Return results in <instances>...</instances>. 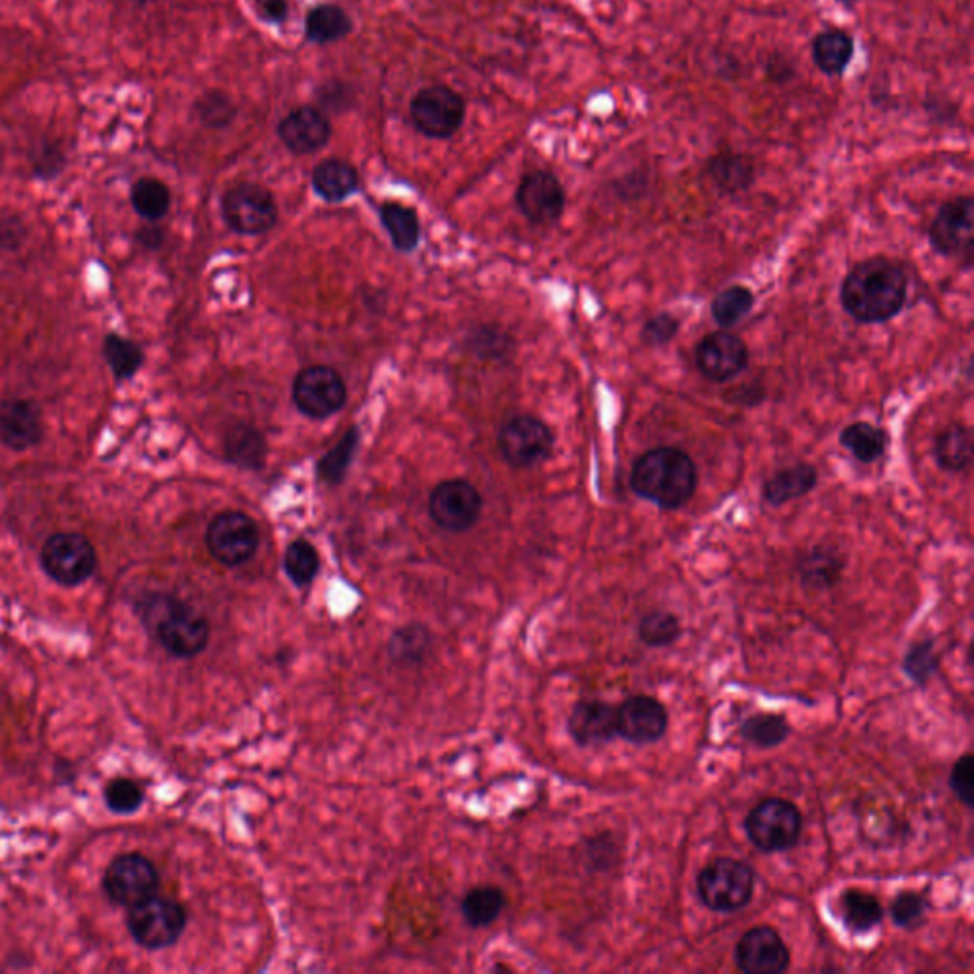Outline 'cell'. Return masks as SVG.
<instances>
[{
    "mask_svg": "<svg viewBox=\"0 0 974 974\" xmlns=\"http://www.w3.org/2000/svg\"><path fill=\"white\" fill-rule=\"evenodd\" d=\"M696 486L699 471L695 461L680 448H653L642 453L632 466V491L662 510L686 507L693 499Z\"/></svg>",
    "mask_w": 974,
    "mask_h": 974,
    "instance_id": "7a4b0ae2",
    "label": "cell"
},
{
    "mask_svg": "<svg viewBox=\"0 0 974 974\" xmlns=\"http://www.w3.org/2000/svg\"><path fill=\"white\" fill-rule=\"evenodd\" d=\"M381 223L387 229L388 237L395 244L396 250H416L421 238V223L416 209L401 206L396 202H387L380 209Z\"/></svg>",
    "mask_w": 974,
    "mask_h": 974,
    "instance_id": "1f68e13d",
    "label": "cell"
},
{
    "mask_svg": "<svg viewBox=\"0 0 974 974\" xmlns=\"http://www.w3.org/2000/svg\"><path fill=\"white\" fill-rule=\"evenodd\" d=\"M518 208L535 225L558 222L566 209V193L556 175L548 172H531L518 186Z\"/></svg>",
    "mask_w": 974,
    "mask_h": 974,
    "instance_id": "d6986e66",
    "label": "cell"
},
{
    "mask_svg": "<svg viewBox=\"0 0 974 974\" xmlns=\"http://www.w3.org/2000/svg\"><path fill=\"white\" fill-rule=\"evenodd\" d=\"M225 457L240 468H261L265 461V438L250 424H237L225 437Z\"/></svg>",
    "mask_w": 974,
    "mask_h": 974,
    "instance_id": "83f0119b",
    "label": "cell"
},
{
    "mask_svg": "<svg viewBox=\"0 0 974 974\" xmlns=\"http://www.w3.org/2000/svg\"><path fill=\"white\" fill-rule=\"evenodd\" d=\"M839 299L859 324H883L901 315L908 299V274L893 259L875 256L852 267Z\"/></svg>",
    "mask_w": 974,
    "mask_h": 974,
    "instance_id": "6da1fadb",
    "label": "cell"
},
{
    "mask_svg": "<svg viewBox=\"0 0 974 974\" xmlns=\"http://www.w3.org/2000/svg\"><path fill=\"white\" fill-rule=\"evenodd\" d=\"M505 893L499 887L484 885V887H474L463 896L461 903V914L466 924L474 929H482L487 925L494 924L495 919H499L501 911L505 910Z\"/></svg>",
    "mask_w": 974,
    "mask_h": 974,
    "instance_id": "d6a6232c",
    "label": "cell"
},
{
    "mask_svg": "<svg viewBox=\"0 0 974 974\" xmlns=\"http://www.w3.org/2000/svg\"><path fill=\"white\" fill-rule=\"evenodd\" d=\"M695 887L702 906L717 914H733L752 901L756 874L743 860L722 857L702 868Z\"/></svg>",
    "mask_w": 974,
    "mask_h": 974,
    "instance_id": "277c9868",
    "label": "cell"
},
{
    "mask_svg": "<svg viewBox=\"0 0 974 974\" xmlns=\"http://www.w3.org/2000/svg\"><path fill=\"white\" fill-rule=\"evenodd\" d=\"M432 639L423 624H408L388 642V655L398 665H417L427 657Z\"/></svg>",
    "mask_w": 974,
    "mask_h": 974,
    "instance_id": "8d00e7d4",
    "label": "cell"
},
{
    "mask_svg": "<svg viewBox=\"0 0 974 974\" xmlns=\"http://www.w3.org/2000/svg\"><path fill=\"white\" fill-rule=\"evenodd\" d=\"M25 238V227L20 219L10 217V219H0V248L15 250Z\"/></svg>",
    "mask_w": 974,
    "mask_h": 974,
    "instance_id": "816d5d0a",
    "label": "cell"
},
{
    "mask_svg": "<svg viewBox=\"0 0 974 974\" xmlns=\"http://www.w3.org/2000/svg\"><path fill=\"white\" fill-rule=\"evenodd\" d=\"M223 219L238 235H263L274 227L279 208L271 191L256 183H238L223 194Z\"/></svg>",
    "mask_w": 974,
    "mask_h": 974,
    "instance_id": "9c48e42d",
    "label": "cell"
},
{
    "mask_svg": "<svg viewBox=\"0 0 974 974\" xmlns=\"http://www.w3.org/2000/svg\"><path fill=\"white\" fill-rule=\"evenodd\" d=\"M134 2H139V4H147V2H151V0H134Z\"/></svg>",
    "mask_w": 974,
    "mask_h": 974,
    "instance_id": "db71d44e",
    "label": "cell"
},
{
    "mask_svg": "<svg viewBox=\"0 0 974 974\" xmlns=\"http://www.w3.org/2000/svg\"><path fill=\"white\" fill-rule=\"evenodd\" d=\"M44 574L61 587H79L98 567V554L90 539L80 533H54L41 551Z\"/></svg>",
    "mask_w": 974,
    "mask_h": 974,
    "instance_id": "52a82bcc",
    "label": "cell"
},
{
    "mask_svg": "<svg viewBox=\"0 0 974 974\" xmlns=\"http://www.w3.org/2000/svg\"><path fill=\"white\" fill-rule=\"evenodd\" d=\"M839 917L852 935H868L882 924L883 906L872 893L847 888L839 895Z\"/></svg>",
    "mask_w": 974,
    "mask_h": 974,
    "instance_id": "cb8c5ba5",
    "label": "cell"
},
{
    "mask_svg": "<svg viewBox=\"0 0 974 974\" xmlns=\"http://www.w3.org/2000/svg\"><path fill=\"white\" fill-rule=\"evenodd\" d=\"M429 512L438 528L463 533L476 525L482 514V495L466 480L438 484L429 499Z\"/></svg>",
    "mask_w": 974,
    "mask_h": 974,
    "instance_id": "4fadbf2b",
    "label": "cell"
},
{
    "mask_svg": "<svg viewBox=\"0 0 974 974\" xmlns=\"http://www.w3.org/2000/svg\"><path fill=\"white\" fill-rule=\"evenodd\" d=\"M126 925L132 939L141 948L165 950L181 939L186 911L180 903L155 895L129 908Z\"/></svg>",
    "mask_w": 974,
    "mask_h": 974,
    "instance_id": "8992f818",
    "label": "cell"
},
{
    "mask_svg": "<svg viewBox=\"0 0 974 974\" xmlns=\"http://www.w3.org/2000/svg\"><path fill=\"white\" fill-rule=\"evenodd\" d=\"M279 137L294 155H310L330 141L331 122L320 109L305 105L280 121Z\"/></svg>",
    "mask_w": 974,
    "mask_h": 974,
    "instance_id": "7402d4cb",
    "label": "cell"
},
{
    "mask_svg": "<svg viewBox=\"0 0 974 974\" xmlns=\"http://www.w3.org/2000/svg\"><path fill=\"white\" fill-rule=\"evenodd\" d=\"M790 948L771 925H756L738 939L735 963L746 974H781L789 971Z\"/></svg>",
    "mask_w": 974,
    "mask_h": 974,
    "instance_id": "2e32d148",
    "label": "cell"
},
{
    "mask_svg": "<svg viewBox=\"0 0 974 974\" xmlns=\"http://www.w3.org/2000/svg\"><path fill=\"white\" fill-rule=\"evenodd\" d=\"M738 733L748 745L769 750V748H777L789 740L792 735V725L789 724L784 714L760 712V714L746 717Z\"/></svg>",
    "mask_w": 974,
    "mask_h": 974,
    "instance_id": "f546056e",
    "label": "cell"
},
{
    "mask_svg": "<svg viewBox=\"0 0 974 974\" xmlns=\"http://www.w3.org/2000/svg\"><path fill=\"white\" fill-rule=\"evenodd\" d=\"M745 831L758 851L766 854L790 851L802 838V811L784 797H767L746 815Z\"/></svg>",
    "mask_w": 974,
    "mask_h": 974,
    "instance_id": "5b68a950",
    "label": "cell"
},
{
    "mask_svg": "<svg viewBox=\"0 0 974 974\" xmlns=\"http://www.w3.org/2000/svg\"><path fill=\"white\" fill-rule=\"evenodd\" d=\"M359 430L349 429L331 452L326 453L316 466V474L320 480L330 484V486H339L344 480V474L351 466L352 457L359 445Z\"/></svg>",
    "mask_w": 974,
    "mask_h": 974,
    "instance_id": "60d3db41",
    "label": "cell"
},
{
    "mask_svg": "<svg viewBox=\"0 0 974 974\" xmlns=\"http://www.w3.org/2000/svg\"><path fill=\"white\" fill-rule=\"evenodd\" d=\"M638 638L642 644L653 649H662L670 647L681 638L680 619L670 613V611H652L639 621Z\"/></svg>",
    "mask_w": 974,
    "mask_h": 974,
    "instance_id": "ab89813d",
    "label": "cell"
},
{
    "mask_svg": "<svg viewBox=\"0 0 974 974\" xmlns=\"http://www.w3.org/2000/svg\"><path fill=\"white\" fill-rule=\"evenodd\" d=\"M196 115H199L204 126L222 128V126H227L235 118L237 107H235V103L230 101L227 93L212 90V92L204 93L199 103H196Z\"/></svg>",
    "mask_w": 974,
    "mask_h": 974,
    "instance_id": "bcb514c9",
    "label": "cell"
},
{
    "mask_svg": "<svg viewBox=\"0 0 974 974\" xmlns=\"http://www.w3.org/2000/svg\"><path fill=\"white\" fill-rule=\"evenodd\" d=\"M678 331H680V320L676 316L662 313L647 320L642 330V341L649 347H665L678 336Z\"/></svg>",
    "mask_w": 974,
    "mask_h": 974,
    "instance_id": "c3c4849f",
    "label": "cell"
},
{
    "mask_svg": "<svg viewBox=\"0 0 974 974\" xmlns=\"http://www.w3.org/2000/svg\"><path fill=\"white\" fill-rule=\"evenodd\" d=\"M352 20L343 8L336 4H320L308 12L305 20V35L315 44H331L351 35Z\"/></svg>",
    "mask_w": 974,
    "mask_h": 974,
    "instance_id": "f1b7e54d",
    "label": "cell"
},
{
    "mask_svg": "<svg viewBox=\"0 0 974 974\" xmlns=\"http://www.w3.org/2000/svg\"><path fill=\"white\" fill-rule=\"evenodd\" d=\"M567 733L580 748L608 746L619 737L616 706L605 701H579L567 717Z\"/></svg>",
    "mask_w": 974,
    "mask_h": 974,
    "instance_id": "44dd1931",
    "label": "cell"
},
{
    "mask_svg": "<svg viewBox=\"0 0 974 974\" xmlns=\"http://www.w3.org/2000/svg\"><path fill=\"white\" fill-rule=\"evenodd\" d=\"M710 175L725 193H737L752 183L754 166L743 155H720L710 162Z\"/></svg>",
    "mask_w": 974,
    "mask_h": 974,
    "instance_id": "b9f144b4",
    "label": "cell"
},
{
    "mask_svg": "<svg viewBox=\"0 0 974 974\" xmlns=\"http://www.w3.org/2000/svg\"><path fill=\"white\" fill-rule=\"evenodd\" d=\"M411 121L427 137L448 139L465 121V101L450 87H429L411 100Z\"/></svg>",
    "mask_w": 974,
    "mask_h": 974,
    "instance_id": "8fae6325",
    "label": "cell"
},
{
    "mask_svg": "<svg viewBox=\"0 0 974 974\" xmlns=\"http://www.w3.org/2000/svg\"><path fill=\"white\" fill-rule=\"evenodd\" d=\"M974 202L971 196H960L945 202L931 223L929 242L932 250L945 258L973 256Z\"/></svg>",
    "mask_w": 974,
    "mask_h": 974,
    "instance_id": "9a60e30c",
    "label": "cell"
},
{
    "mask_svg": "<svg viewBox=\"0 0 974 974\" xmlns=\"http://www.w3.org/2000/svg\"><path fill=\"white\" fill-rule=\"evenodd\" d=\"M129 201L139 217H144L145 222L157 223L170 212L172 193L157 178H141L132 186Z\"/></svg>",
    "mask_w": 974,
    "mask_h": 974,
    "instance_id": "d590c367",
    "label": "cell"
},
{
    "mask_svg": "<svg viewBox=\"0 0 974 974\" xmlns=\"http://www.w3.org/2000/svg\"><path fill=\"white\" fill-rule=\"evenodd\" d=\"M295 408L308 419L336 416L347 401V387L341 375L328 365H310L294 381Z\"/></svg>",
    "mask_w": 974,
    "mask_h": 974,
    "instance_id": "7c38bea8",
    "label": "cell"
},
{
    "mask_svg": "<svg viewBox=\"0 0 974 974\" xmlns=\"http://www.w3.org/2000/svg\"><path fill=\"white\" fill-rule=\"evenodd\" d=\"M940 667V655L935 647V639L925 638L908 647L904 655L903 672L917 688H927V683L937 676Z\"/></svg>",
    "mask_w": 974,
    "mask_h": 974,
    "instance_id": "f35d334b",
    "label": "cell"
},
{
    "mask_svg": "<svg viewBox=\"0 0 974 974\" xmlns=\"http://www.w3.org/2000/svg\"><path fill=\"white\" fill-rule=\"evenodd\" d=\"M748 347L729 331H714L702 337L695 349L696 370L712 383H727L748 367Z\"/></svg>",
    "mask_w": 974,
    "mask_h": 974,
    "instance_id": "ac0fdd59",
    "label": "cell"
},
{
    "mask_svg": "<svg viewBox=\"0 0 974 974\" xmlns=\"http://www.w3.org/2000/svg\"><path fill=\"white\" fill-rule=\"evenodd\" d=\"M935 458L942 471L963 473L973 463V432L963 424H952L940 432Z\"/></svg>",
    "mask_w": 974,
    "mask_h": 974,
    "instance_id": "484cf974",
    "label": "cell"
},
{
    "mask_svg": "<svg viewBox=\"0 0 974 974\" xmlns=\"http://www.w3.org/2000/svg\"><path fill=\"white\" fill-rule=\"evenodd\" d=\"M206 546L217 564L225 567L244 566L258 552V525L238 510L222 512L209 522Z\"/></svg>",
    "mask_w": 974,
    "mask_h": 974,
    "instance_id": "30bf717a",
    "label": "cell"
},
{
    "mask_svg": "<svg viewBox=\"0 0 974 974\" xmlns=\"http://www.w3.org/2000/svg\"><path fill=\"white\" fill-rule=\"evenodd\" d=\"M818 484L817 468L807 463L782 468L763 484V499L771 507H782L786 502L805 497Z\"/></svg>",
    "mask_w": 974,
    "mask_h": 974,
    "instance_id": "603a6c76",
    "label": "cell"
},
{
    "mask_svg": "<svg viewBox=\"0 0 974 974\" xmlns=\"http://www.w3.org/2000/svg\"><path fill=\"white\" fill-rule=\"evenodd\" d=\"M927 901L924 895H919L916 891H903L895 896V901L891 904L888 916L893 919V924L906 931H914L919 925L924 924L927 916Z\"/></svg>",
    "mask_w": 974,
    "mask_h": 974,
    "instance_id": "ee69618b",
    "label": "cell"
},
{
    "mask_svg": "<svg viewBox=\"0 0 974 974\" xmlns=\"http://www.w3.org/2000/svg\"><path fill=\"white\" fill-rule=\"evenodd\" d=\"M839 444L843 445L857 461L870 465V463H875L877 458H882L887 452L888 434L875 424L857 421L843 429L841 437H839Z\"/></svg>",
    "mask_w": 974,
    "mask_h": 974,
    "instance_id": "4316f807",
    "label": "cell"
},
{
    "mask_svg": "<svg viewBox=\"0 0 974 974\" xmlns=\"http://www.w3.org/2000/svg\"><path fill=\"white\" fill-rule=\"evenodd\" d=\"M619 857H621V849L616 846L615 838L611 834L596 836L594 839L588 841V867H594L596 870H608L615 860H619Z\"/></svg>",
    "mask_w": 974,
    "mask_h": 974,
    "instance_id": "681fc988",
    "label": "cell"
},
{
    "mask_svg": "<svg viewBox=\"0 0 974 974\" xmlns=\"http://www.w3.org/2000/svg\"><path fill=\"white\" fill-rule=\"evenodd\" d=\"M852 52V38L843 31H826L813 43L815 64L826 75H841L846 71L847 65L851 64Z\"/></svg>",
    "mask_w": 974,
    "mask_h": 974,
    "instance_id": "836d02e7",
    "label": "cell"
},
{
    "mask_svg": "<svg viewBox=\"0 0 974 974\" xmlns=\"http://www.w3.org/2000/svg\"><path fill=\"white\" fill-rule=\"evenodd\" d=\"M554 434L541 419L517 416L499 432V450L510 466L530 468L551 457Z\"/></svg>",
    "mask_w": 974,
    "mask_h": 974,
    "instance_id": "5bb4252c",
    "label": "cell"
},
{
    "mask_svg": "<svg viewBox=\"0 0 974 974\" xmlns=\"http://www.w3.org/2000/svg\"><path fill=\"white\" fill-rule=\"evenodd\" d=\"M950 789L967 809L974 807V756L965 754L955 761L950 773Z\"/></svg>",
    "mask_w": 974,
    "mask_h": 974,
    "instance_id": "7dc6e473",
    "label": "cell"
},
{
    "mask_svg": "<svg viewBox=\"0 0 974 974\" xmlns=\"http://www.w3.org/2000/svg\"><path fill=\"white\" fill-rule=\"evenodd\" d=\"M103 359L116 381H129L144 367L145 352L136 341L121 333H109L103 339Z\"/></svg>",
    "mask_w": 974,
    "mask_h": 974,
    "instance_id": "4dcf8cb0",
    "label": "cell"
},
{
    "mask_svg": "<svg viewBox=\"0 0 974 974\" xmlns=\"http://www.w3.org/2000/svg\"><path fill=\"white\" fill-rule=\"evenodd\" d=\"M158 887L160 875L157 867L139 852L116 857L103 874V888L109 901L128 910L157 895Z\"/></svg>",
    "mask_w": 974,
    "mask_h": 974,
    "instance_id": "ba28073f",
    "label": "cell"
},
{
    "mask_svg": "<svg viewBox=\"0 0 974 974\" xmlns=\"http://www.w3.org/2000/svg\"><path fill=\"white\" fill-rule=\"evenodd\" d=\"M841 569L843 559L839 558L838 552L818 546L805 554L800 564L803 587L809 590H828L838 582Z\"/></svg>",
    "mask_w": 974,
    "mask_h": 974,
    "instance_id": "e575fe53",
    "label": "cell"
},
{
    "mask_svg": "<svg viewBox=\"0 0 974 974\" xmlns=\"http://www.w3.org/2000/svg\"><path fill=\"white\" fill-rule=\"evenodd\" d=\"M259 20L271 25H280L287 20L290 14V0H250Z\"/></svg>",
    "mask_w": 974,
    "mask_h": 974,
    "instance_id": "f907efd6",
    "label": "cell"
},
{
    "mask_svg": "<svg viewBox=\"0 0 974 974\" xmlns=\"http://www.w3.org/2000/svg\"><path fill=\"white\" fill-rule=\"evenodd\" d=\"M44 438L43 411L30 398L0 401V444L12 452H27Z\"/></svg>",
    "mask_w": 974,
    "mask_h": 974,
    "instance_id": "ffe728a7",
    "label": "cell"
},
{
    "mask_svg": "<svg viewBox=\"0 0 974 974\" xmlns=\"http://www.w3.org/2000/svg\"><path fill=\"white\" fill-rule=\"evenodd\" d=\"M145 792L132 779H115L105 789V805L116 815H132L144 805Z\"/></svg>",
    "mask_w": 974,
    "mask_h": 974,
    "instance_id": "f6af8a7d",
    "label": "cell"
},
{
    "mask_svg": "<svg viewBox=\"0 0 974 974\" xmlns=\"http://www.w3.org/2000/svg\"><path fill=\"white\" fill-rule=\"evenodd\" d=\"M839 2H846V4H852V2H857V0H839Z\"/></svg>",
    "mask_w": 974,
    "mask_h": 974,
    "instance_id": "11a10c76",
    "label": "cell"
},
{
    "mask_svg": "<svg viewBox=\"0 0 974 974\" xmlns=\"http://www.w3.org/2000/svg\"><path fill=\"white\" fill-rule=\"evenodd\" d=\"M282 566H284L287 579L292 580L295 587L305 588L316 579V575L320 571V556L308 541L297 539L287 545Z\"/></svg>",
    "mask_w": 974,
    "mask_h": 974,
    "instance_id": "74e56055",
    "label": "cell"
},
{
    "mask_svg": "<svg viewBox=\"0 0 974 974\" xmlns=\"http://www.w3.org/2000/svg\"><path fill=\"white\" fill-rule=\"evenodd\" d=\"M162 235H165V233H162V229H158V227L151 225V227H145V229H141L139 230V233H137V240L144 244L145 248H149V250H157L158 246H160V244H162V240H165V237H162Z\"/></svg>",
    "mask_w": 974,
    "mask_h": 974,
    "instance_id": "f5cc1de1",
    "label": "cell"
},
{
    "mask_svg": "<svg viewBox=\"0 0 974 974\" xmlns=\"http://www.w3.org/2000/svg\"><path fill=\"white\" fill-rule=\"evenodd\" d=\"M752 307L754 294L748 287L729 286L714 297V302L710 305V313L717 326L733 328L752 310Z\"/></svg>",
    "mask_w": 974,
    "mask_h": 974,
    "instance_id": "7bdbcfd3",
    "label": "cell"
},
{
    "mask_svg": "<svg viewBox=\"0 0 974 974\" xmlns=\"http://www.w3.org/2000/svg\"><path fill=\"white\" fill-rule=\"evenodd\" d=\"M136 609L141 623L175 659H193L208 647L212 634L208 619L180 598L152 592L144 596Z\"/></svg>",
    "mask_w": 974,
    "mask_h": 974,
    "instance_id": "3957f363",
    "label": "cell"
},
{
    "mask_svg": "<svg viewBox=\"0 0 974 974\" xmlns=\"http://www.w3.org/2000/svg\"><path fill=\"white\" fill-rule=\"evenodd\" d=\"M313 189L326 202H343L359 191V172L349 162L330 158L316 166Z\"/></svg>",
    "mask_w": 974,
    "mask_h": 974,
    "instance_id": "d4e9b609",
    "label": "cell"
},
{
    "mask_svg": "<svg viewBox=\"0 0 974 974\" xmlns=\"http://www.w3.org/2000/svg\"><path fill=\"white\" fill-rule=\"evenodd\" d=\"M668 722L667 706L652 695L628 696L616 706L619 737L634 746L659 743L667 735Z\"/></svg>",
    "mask_w": 974,
    "mask_h": 974,
    "instance_id": "e0dca14e",
    "label": "cell"
}]
</instances>
